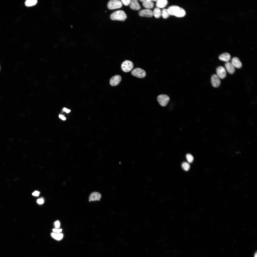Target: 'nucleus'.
I'll return each mask as SVG.
<instances>
[{
	"label": "nucleus",
	"instance_id": "1",
	"mask_svg": "<svg viewBox=\"0 0 257 257\" xmlns=\"http://www.w3.org/2000/svg\"><path fill=\"white\" fill-rule=\"evenodd\" d=\"M170 15L176 17H181L185 15L186 12L183 8L177 5H172L169 7L167 9Z\"/></svg>",
	"mask_w": 257,
	"mask_h": 257
},
{
	"label": "nucleus",
	"instance_id": "2",
	"mask_svg": "<svg viewBox=\"0 0 257 257\" xmlns=\"http://www.w3.org/2000/svg\"><path fill=\"white\" fill-rule=\"evenodd\" d=\"M127 15L125 12L122 10H117L113 13L110 15V18L113 20L124 21L127 18Z\"/></svg>",
	"mask_w": 257,
	"mask_h": 257
},
{
	"label": "nucleus",
	"instance_id": "3",
	"mask_svg": "<svg viewBox=\"0 0 257 257\" xmlns=\"http://www.w3.org/2000/svg\"><path fill=\"white\" fill-rule=\"evenodd\" d=\"M122 6L121 1L118 0H110L108 2L107 5L108 8L111 10L120 8Z\"/></svg>",
	"mask_w": 257,
	"mask_h": 257
},
{
	"label": "nucleus",
	"instance_id": "4",
	"mask_svg": "<svg viewBox=\"0 0 257 257\" xmlns=\"http://www.w3.org/2000/svg\"><path fill=\"white\" fill-rule=\"evenodd\" d=\"M133 62L128 60L124 61L121 65V68L124 72H127L130 71L133 68Z\"/></svg>",
	"mask_w": 257,
	"mask_h": 257
},
{
	"label": "nucleus",
	"instance_id": "5",
	"mask_svg": "<svg viewBox=\"0 0 257 257\" xmlns=\"http://www.w3.org/2000/svg\"><path fill=\"white\" fill-rule=\"evenodd\" d=\"M169 99V97L167 95L164 94L160 95L157 97V100L159 104L163 107L166 105Z\"/></svg>",
	"mask_w": 257,
	"mask_h": 257
},
{
	"label": "nucleus",
	"instance_id": "6",
	"mask_svg": "<svg viewBox=\"0 0 257 257\" xmlns=\"http://www.w3.org/2000/svg\"><path fill=\"white\" fill-rule=\"evenodd\" d=\"M131 74L133 76L139 78L144 77L146 75L145 71L140 68H136L131 72Z\"/></svg>",
	"mask_w": 257,
	"mask_h": 257
},
{
	"label": "nucleus",
	"instance_id": "7",
	"mask_svg": "<svg viewBox=\"0 0 257 257\" xmlns=\"http://www.w3.org/2000/svg\"><path fill=\"white\" fill-rule=\"evenodd\" d=\"M217 75L221 79L224 78L226 76V72L225 69L221 66L218 67L216 70Z\"/></svg>",
	"mask_w": 257,
	"mask_h": 257
},
{
	"label": "nucleus",
	"instance_id": "8",
	"mask_svg": "<svg viewBox=\"0 0 257 257\" xmlns=\"http://www.w3.org/2000/svg\"><path fill=\"white\" fill-rule=\"evenodd\" d=\"M121 80V76L118 75H115L110 79L109 83L112 86H115L118 85Z\"/></svg>",
	"mask_w": 257,
	"mask_h": 257
},
{
	"label": "nucleus",
	"instance_id": "9",
	"mask_svg": "<svg viewBox=\"0 0 257 257\" xmlns=\"http://www.w3.org/2000/svg\"><path fill=\"white\" fill-rule=\"evenodd\" d=\"M211 82L213 86L215 88L219 87L221 83L219 78L216 74L212 75L211 78Z\"/></svg>",
	"mask_w": 257,
	"mask_h": 257
},
{
	"label": "nucleus",
	"instance_id": "10",
	"mask_svg": "<svg viewBox=\"0 0 257 257\" xmlns=\"http://www.w3.org/2000/svg\"><path fill=\"white\" fill-rule=\"evenodd\" d=\"M139 15L141 16L151 17L153 15V12L150 9H144L139 12Z\"/></svg>",
	"mask_w": 257,
	"mask_h": 257
},
{
	"label": "nucleus",
	"instance_id": "11",
	"mask_svg": "<svg viewBox=\"0 0 257 257\" xmlns=\"http://www.w3.org/2000/svg\"><path fill=\"white\" fill-rule=\"evenodd\" d=\"M101 198L100 193L97 192H94L92 193L89 197V201H99Z\"/></svg>",
	"mask_w": 257,
	"mask_h": 257
},
{
	"label": "nucleus",
	"instance_id": "12",
	"mask_svg": "<svg viewBox=\"0 0 257 257\" xmlns=\"http://www.w3.org/2000/svg\"><path fill=\"white\" fill-rule=\"evenodd\" d=\"M139 1L143 3V6L147 9H150L153 7L154 4L152 0H140Z\"/></svg>",
	"mask_w": 257,
	"mask_h": 257
},
{
	"label": "nucleus",
	"instance_id": "13",
	"mask_svg": "<svg viewBox=\"0 0 257 257\" xmlns=\"http://www.w3.org/2000/svg\"><path fill=\"white\" fill-rule=\"evenodd\" d=\"M231 63L235 67L239 69L242 66V63L239 59L237 57L233 58L232 59Z\"/></svg>",
	"mask_w": 257,
	"mask_h": 257
},
{
	"label": "nucleus",
	"instance_id": "14",
	"mask_svg": "<svg viewBox=\"0 0 257 257\" xmlns=\"http://www.w3.org/2000/svg\"><path fill=\"white\" fill-rule=\"evenodd\" d=\"M130 5V8L134 10H138L141 8L140 5L137 0H131Z\"/></svg>",
	"mask_w": 257,
	"mask_h": 257
},
{
	"label": "nucleus",
	"instance_id": "15",
	"mask_svg": "<svg viewBox=\"0 0 257 257\" xmlns=\"http://www.w3.org/2000/svg\"><path fill=\"white\" fill-rule=\"evenodd\" d=\"M225 66L227 71L230 74H232L234 73L235 67L231 63L229 62H227Z\"/></svg>",
	"mask_w": 257,
	"mask_h": 257
},
{
	"label": "nucleus",
	"instance_id": "16",
	"mask_svg": "<svg viewBox=\"0 0 257 257\" xmlns=\"http://www.w3.org/2000/svg\"><path fill=\"white\" fill-rule=\"evenodd\" d=\"M231 55L228 53H225L221 54L219 57V59L220 60L227 62L230 60Z\"/></svg>",
	"mask_w": 257,
	"mask_h": 257
},
{
	"label": "nucleus",
	"instance_id": "17",
	"mask_svg": "<svg viewBox=\"0 0 257 257\" xmlns=\"http://www.w3.org/2000/svg\"><path fill=\"white\" fill-rule=\"evenodd\" d=\"M168 3L166 0H158L156 2V6L159 8H162L165 7Z\"/></svg>",
	"mask_w": 257,
	"mask_h": 257
},
{
	"label": "nucleus",
	"instance_id": "18",
	"mask_svg": "<svg viewBox=\"0 0 257 257\" xmlns=\"http://www.w3.org/2000/svg\"><path fill=\"white\" fill-rule=\"evenodd\" d=\"M51 235V237L53 238L58 241L61 240L63 237V234L61 233L52 232Z\"/></svg>",
	"mask_w": 257,
	"mask_h": 257
},
{
	"label": "nucleus",
	"instance_id": "19",
	"mask_svg": "<svg viewBox=\"0 0 257 257\" xmlns=\"http://www.w3.org/2000/svg\"><path fill=\"white\" fill-rule=\"evenodd\" d=\"M153 12V15L156 18H159L161 15V11L160 9L158 7L155 8Z\"/></svg>",
	"mask_w": 257,
	"mask_h": 257
},
{
	"label": "nucleus",
	"instance_id": "20",
	"mask_svg": "<svg viewBox=\"0 0 257 257\" xmlns=\"http://www.w3.org/2000/svg\"><path fill=\"white\" fill-rule=\"evenodd\" d=\"M37 2L36 0H27L25 2V4L26 6L30 7L35 5Z\"/></svg>",
	"mask_w": 257,
	"mask_h": 257
},
{
	"label": "nucleus",
	"instance_id": "21",
	"mask_svg": "<svg viewBox=\"0 0 257 257\" xmlns=\"http://www.w3.org/2000/svg\"><path fill=\"white\" fill-rule=\"evenodd\" d=\"M161 15L163 18L164 19L168 18L170 15L167 9H163L161 11Z\"/></svg>",
	"mask_w": 257,
	"mask_h": 257
},
{
	"label": "nucleus",
	"instance_id": "22",
	"mask_svg": "<svg viewBox=\"0 0 257 257\" xmlns=\"http://www.w3.org/2000/svg\"><path fill=\"white\" fill-rule=\"evenodd\" d=\"M182 167L183 169L186 171L188 170L190 167L189 164L186 162H183L182 164Z\"/></svg>",
	"mask_w": 257,
	"mask_h": 257
},
{
	"label": "nucleus",
	"instance_id": "23",
	"mask_svg": "<svg viewBox=\"0 0 257 257\" xmlns=\"http://www.w3.org/2000/svg\"><path fill=\"white\" fill-rule=\"evenodd\" d=\"M186 158L188 161L189 163H192L193 160V156L191 154L188 153L186 155Z\"/></svg>",
	"mask_w": 257,
	"mask_h": 257
},
{
	"label": "nucleus",
	"instance_id": "24",
	"mask_svg": "<svg viewBox=\"0 0 257 257\" xmlns=\"http://www.w3.org/2000/svg\"><path fill=\"white\" fill-rule=\"evenodd\" d=\"M131 0H121L122 4L125 6H128L130 4Z\"/></svg>",
	"mask_w": 257,
	"mask_h": 257
},
{
	"label": "nucleus",
	"instance_id": "25",
	"mask_svg": "<svg viewBox=\"0 0 257 257\" xmlns=\"http://www.w3.org/2000/svg\"><path fill=\"white\" fill-rule=\"evenodd\" d=\"M37 202L39 204H42L44 202V199L43 198H39L37 199Z\"/></svg>",
	"mask_w": 257,
	"mask_h": 257
},
{
	"label": "nucleus",
	"instance_id": "26",
	"mask_svg": "<svg viewBox=\"0 0 257 257\" xmlns=\"http://www.w3.org/2000/svg\"><path fill=\"white\" fill-rule=\"evenodd\" d=\"M54 225L55 227L56 228H57L59 227L60 226V223L59 222L58 220L55 221L54 222Z\"/></svg>",
	"mask_w": 257,
	"mask_h": 257
},
{
	"label": "nucleus",
	"instance_id": "27",
	"mask_svg": "<svg viewBox=\"0 0 257 257\" xmlns=\"http://www.w3.org/2000/svg\"><path fill=\"white\" fill-rule=\"evenodd\" d=\"M62 230V229H58L56 228H54L52 230L54 232L57 233H59L61 232Z\"/></svg>",
	"mask_w": 257,
	"mask_h": 257
},
{
	"label": "nucleus",
	"instance_id": "28",
	"mask_svg": "<svg viewBox=\"0 0 257 257\" xmlns=\"http://www.w3.org/2000/svg\"><path fill=\"white\" fill-rule=\"evenodd\" d=\"M40 193V192H39L35 191L32 193V195L34 196H39Z\"/></svg>",
	"mask_w": 257,
	"mask_h": 257
},
{
	"label": "nucleus",
	"instance_id": "29",
	"mask_svg": "<svg viewBox=\"0 0 257 257\" xmlns=\"http://www.w3.org/2000/svg\"><path fill=\"white\" fill-rule=\"evenodd\" d=\"M59 117L62 120H64L66 119V118L62 115L59 114Z\"/></svg>",
	"mask_w": 257,
	"mask_h": 257
},
{
	"label": "nucleus",
	"instance_id": "30",
	"mask_svg": "<svg viewBox=\"0 0 257 257\" xmlns=\"http://www.w3.org/2000/svg\"><path fill=\"white\" fill-rule=\"evenodd\" d=\"M63 110L65 112L67 113H69L70 111V110L68 109L65 108H64L63 109Z\"/></svg>",
	"mask_w": 257,
	"mask_h": 257
},
{
	"label": "nucleus",
	"instance_id": "31",
	"mask_svg": "<svg viewBox=\"0 0 257 257\" xmlns=\"http://www.w3.org/2000/svg\"><path fill=\"white\" fill-rule=\"evenodd\" d=\"M254 257H257V252H256V253H255V254L254 255Z\"/></svg>",
	"mask_w": 257,
	"mask_h": 257
},
{
	"label": "nucleus",
	"instance_id": "32",
	"mask_svg": "<svg viewBox=\"0 0 257 257\" xmlns=\"http://www.w3.org/2000/svg\"></svg>",
	"mask_w": 257,
	"mask_h": 257
}]
</instances>
